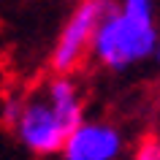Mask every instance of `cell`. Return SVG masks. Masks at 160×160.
Returning a JSON list of instances; mask_svg holds the SVG:
<instances>
[{
	"mask_svg": "<svg viewBox=\"0 0 160 160\" xmlns=\"http://www.w3.org/2000/svg\"><path fill=\"white\" fill-rule=\"evenodd\" d=\"M133 155L138 160H160V136H144L136 144Z\"/></svg>",
	"mask_w": 160,
	"mask_h": 160,
	"instance_id": "obj_5",
	"label": "cell"
},
{
	"mask_svg": "<svg viewBox=\"0 0 160 160\" xmlns=\"http://www.w3.org/2000/svg\"><path fill=\"white\" fill-rule=\"evenodd\" d=\"M6 128L30 155H38V158L60 155L68 133H71V125L52 103L43 84L17 95V111Z\"/></svg>",
	"mask_w": 160,
	"mask_h": 160,
	"instance_id": "obj_2",
	"label": "cell"
},
{
	"mask_svg": "<svg viewBox=\"0 0 160 160\" xmlns=\"http://www.w3.org/2000/svg\"><path fill=\"white\" fill-rule=\"evenodd\" d=\"M160 30L155 25V17H141L119 8L117 0L106 14L92 38L90 57L101 68L109 71H125L130 65H138L144 60L155 57Z\"/></svg>",
	"mask_w": 160,
	"mask_h": 160,
	"instance_id": "obj_1",
	"label": "cell"
},
{
	"mask_svg": "<svg viewBox=\"0 0 160 160\" xmlns=\"http://www.w3.org/2000/svg\"><path fill=\"white\" fill-rule=\"evenodd\" d=\"M155 60L160 62V38H158V49H155Z\"/></svg>",
	"mask_w": 160,
	"mask_h": 160,
	"instance_id": "obj_6",
	"label": "cell"
},
{
	"mask_svg": "<svg viewBox=\"0 0 160 160\" xmlns=\"http://www.w3.org/2000/svg\"><path fill=\"white\" fill-rule=\"evenodd\" d=\"M125 152V138L117 125L103 119H82L62 144L65 160H117Z\"/></svg>",
	"mask_w": 160,
	"mask_h": 160,
	"instance_id": "obj_4",
	"label": "cell"
},
{
	"mask_svg": "<svg viewBox=\"0 0 160 160\" xmlns=\"http://www.w3.org/2000/svg\"><path fill=\"white\" fill-rule=\"evenodd\" d=\"M114 6V0H79L76 8L68 14L65 25L49 54L52 73H76L82 71L92 52V38L101 25L103 14Z\"/></svg>",
	"mask_w": 160,
	"mask_h": 160,
	"instance_id": "obj_3",
	"label": "cell"
}]
</instances>
